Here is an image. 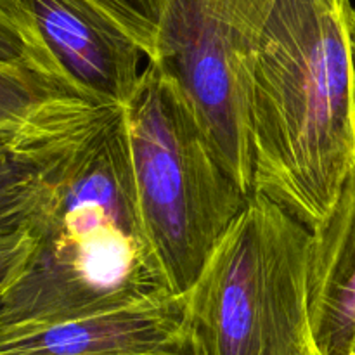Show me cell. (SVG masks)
Returning <instances> with one entry per match:
<instances>
[{"mask_svg": "<svg viewBox=\"0 0 355 355\" xmlns=\"http://www.w3.org/2000/svg\"><path fill=\"white\" fill-rule=\"evenodd\" d=\"M350 0H267L253 45V193L314 229L355 159Z\"/></svg>", "mask_w": 355, "mask_h": 355, "instance_id": "1", "label": "cell"}, {"mask_svg": "<svg viewBox=\"0 0 355 355\" xmlns=\"http://www.w3.org/2000/svg\"><path fill=\"white\" fill-rule=\"evenodd\" d=\"M135 198L123 114L85 149L49 205L0 328L44 324L173 297Z\"/></svg>", "mask_w": 355, "mask_h": 355, "instance_id": "2", "label": "cell"}, {"mask_svg": "<svg viewBox=\"0 0 355 355\" xmlns=\"http://www.w3.org/2000/svg\"><path fill=\"white\" fill-rule=\"evenodd\" d=\"M142 225L173 293L191 290L252 193L225 168L175 80L146 62L121 107Z\"/></svg>", "mask_w": 355, "mask_h": 355, "instance_id": "3", "label": "cell"}, {"mask_svg": "<svg viewBox=\"0 0 355 355\" xmlns=\"http://www.w3.org/2000/svg\"><path fill=\"white\" fill-rule=\"evenodd\" d=\"M311 229L252 193L187 291L203 355H311Z\"/></svg>", "mask_w": 355, "mask_h": 355, "instance_id": "4", "label": "cell"}, {"mask_svg": "<svg viewBox=\"0 0 355 355\" xmlns=\"http://www.w3.org/2000/svg\"><path fill=\"white\" fill-rule=\"evenodd\" d=\"M267 0H168L155 54L175 80L225 168L253 193L250 73Z\"/></svg>", "mask_w": 355, "mask_h": 355, "instance_id": "5", "label": "cell"}, {"mask_svg": "<svg viewBox=\"0 0 355 355\" xmlns=\"http://www.w3.org/2000/svg\"><path fill=\"white\" fill-rule=\"evenodd\" d=\"M120 111L64 94L0 130V291L23 269L61 184Z\"/></svg>", "mask_w": 355, "mask_h": 355, "instance_id": "6", "label": "cell"}, {"mask_svg": "<svg viewBox=\"0 0 355 355\" xmlns=\"http://www.w3.org/2000/svg\"><path fill=\"white\" fill-rule=\"evenodd\" d=\"M31 31L66 85L101 104L123 107L148 52L99 0H21Z\"/></svg>", "mask_w": 355, "mask_h": 355, "instance_id": "7", "label": "cell"}, {"mask_svg": "<svg viewBox=\"0 0 355 355\" xmlns=\"http://www.w3.org/2000/svg\"><path fill=\"white\" fill-rule=\"evenodd\" d=\"M191 333L187 297L44 324L0 328V355H142Z\"/></svg>", "mask_w": 355, "mask_h": 355, "instance_id": "8", "label": "cell"}, {"mask_svg": "<svg viewBox=\"0 0 355 355\" xmlns=\"http://www.w3.org/2000/svg\"><path fill=\"white\" fill-rule=\"evenodd\" d=\"M309 318L324 355H352L355 345V159L321 224L311 229Z\"/></svg>", "mask_w": 355, "mask_h": 355, "instance_id": "9", "label": "cell"}, {"mask_svg": "<svg viewBox=\"0 0 355 355\" xmlns=\"http://www.w3.org/2000/svg\"><path fill=\"white\" fill-rule=\"evenodd\" d=\"M64 94L78 92L40 69L0 64V130L21 123L45 103Z\"/></svg>", "mask_w": 355, "mask_h": 355, "instance_id": "10", "label": "cell"}, {"mask_svg": "<svg viewBox=\"0 0 355 355\" xmlns=\"http://www.w3.org/2000/svg\"><path fill=\"white\" fill-rule=\"evenodd\" d=\"M137 37L149 59L155 54L159 23L168 0H99Z\"/></svg>", "mask_w": 355, "mask_h": 355, "instance_id": "11", "label": "cell"}, {"mask_svg": "<svg viewBox=\"0 0 355 355\" xmlns=\"http://www.w3.org/2000/svg\"><path fill=\"white\" fill-rule=\"evenodd\" d=\"M0 64L30 66L61 80L44 49L2 10H0Z\"/></svg>", "mask_w": 355, "mask_h": 355, "instance_id": "12", "label": "cell"}, {"mask_svg": "<svg viewBox=\"0 0 355 355\" xmlns=\"http://www.w3.org/2000/svg\"><path fill=\"white\" fill-rule=\"evenodd\" d=\"M142 355H203V354H201L200 343H198V340L194 338L193 331H191L186 338L177 342L175 345L168 347V349H163V350H158V352H151V354H142Z\"/></svg>", "mask_w": 355, "mask_h": 355, "instance_id": "13", "label": "cell"}, {"mask_svg": "<svg viewBox=\"0 0 355 355\" xmlns=\"http://www.w3.org/2000/svg\"><path fill=\"white\" fill-rule=\"evenodd\" d=\"M350 47H352V59L355 66V9L352 12V19H350Z\"/></svg>", "mask_w": 355, "mask_h": 355, "instance_id": "14", "label": "cell"}, {"mask_svg": "<svg viewBox=\"0 0 355 355\" xmlns=\"http://www.w3.org/2000/svg\"><path fill=\"white\" fill-rule=\"evenodd\" d=\"M311 355H324V354H322V352H321V350H319V349H318V350H314V352H312Z\"/></svg>", "mask_w": 355, "mask_h": 355, "instance_id": "15", "label": "cell"}, {"mask_svg": "<svg viewBox=\"0 0 355 355\" xmlns=\"http://www.w3.org/2000/svg\"><path fill=\"white\" fill-rule=\"evenodd\" d=\"M0 305H2V295H0Z\"/></svg>", "mask_w": 355, "mask_h": 355, "instance_id": "16", "label": "cell"}, {"mask_svg": "<svg viewBox=\"0 0 355 355\" xmlns=\"http://www.w3.org/2000/svg\"><path fill=\"white\" fill-rule=\"evenodd\" d=\"M352 355H355V345H354V350H352Z\"/></svg>", "mask_w": 355, "mask_h": 355, "instance_id": "17", "label": "cell"}]
</instances>
